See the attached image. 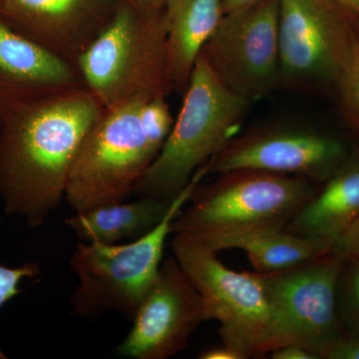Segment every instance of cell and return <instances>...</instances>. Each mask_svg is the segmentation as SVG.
<instances>
[{"label":"cell","instance_id":"52a82bcc","mask_svg":"<svg viewBox=\"0 0 359 359\" xmlns=\"http://www.w3.org/2000/svg\"><path fill=\"white\" fill-rule=\"evenodd\" d=\"M173 235L175 259L202 297L208 320L219 323L222 344L242 359L269 355L273 349V311L261 273L233 271L200 241Z\"/></svg>","mask_w":359,"mask_h":359},{"label":"cell","instance_id":"8fae6325","mask_svg":"<svg viewBox=\"0 0 359 359\" xmlns=\"http://www.w3.org/2000/svg\"><path fill=\"white\" fill-rule=\"evenodd\" d=\"M351 149L325 132L280 127L233 139L208 164L209 173L255 170L299 177L321 185L344 162Z\"/></svg>","mask_w":359,"mask_h":359},{"label":"cell","instance_id":"30bf717a","mask_svg":"<svg viewBox=\"0 0 359 359\" xmlns=\"http://www.w3.org/2000/svg\"><path fill=\"white\" fill-rule=\"evenodd\" d=\"M280 0L224 14L200 55L219 82L252 102L280 86Z\"/></svg>","mask_w":359,"mask_h":359},{"label":"cell","instance_id":"f1b7e54d","mask_svg":"<svg viewBox=\"0 0 359 359\" xmlns=\"http://www.w3.org/2000/svg\"><path fill=\"white\" fill-rule=\"evenodd\" d=\"M358 33H359V18H358Z\"/></svg>","mask_w":359,"mask_h":359},{"label":"cell","instance_id":"603a6c76","mask_svg":"<svg viewBox=\"0 0 359 359\" xmlns=\"http://www.w3.org/2000/svg\"><path fill=\"white\" fill-rule=\"evenodd\" d=\"M323 359H359V335H344L325 351Z\"/></svg>","mask_w":359,"mask_h":359},{"label":"cell","instance_id":"ac0fdd59","mask_svg":"<svg viewBox=\"0 0 359 359\" xmlns=\"http://www.w3.org/2000/svg\"><path fill=\"white\" fill-rule=\"evenodd\" d=\"M205 245L217 252L230 249L243 250L257 273H262L295 268L330 252L325 245L285 229L245 231L215 238Z\"/></svg>","mask_w":359,"mask_h":359},{"label":"cell","instance_id":"ba28073f","mask_svg":"<svg viewBox=\"0 0 359 359\" xmlns=\"http://www.w3.org/2000/svg\"><path fill=\"white\" fill-rule=\"evenodd\" d=\"M358 39V21L332 0H280V85L337 94Z\"/></svg>","mask_w":359,"mask_h":359},{"label":"cell","instance_id":"d6986e66","mask_svg":"<svg viewBox=\"0 0 359 359\" xmlns=\"http://www.w3.org/2000/svg\"><path fill=\"white\" fill-rule=\"evenodd\" d=\"M339 313L344 335H359V262L344 263L339 283Z\"/></svg>","mask_w":359,"mask_h":359},{"label":"cell","instance_id":"9a60e30c","mask_svg":"<svg viewBox=\"0 0 359 359\" xmlns=\"http://www.w3.org/2000/svg\"><path fill=\"white\" fill-rule=\"evenodd\" d=\"M358 216L359 143L285 229L330 250L340 233Z\"/></svg>","mask_w":359,"mask_h":359},{"label":"cell","instance_id":"83f0119b","mask_svg":"<svg viewBox=\"0 0 359 359\" xmlns=\"http://www.w3.org/2000/svg\"><path fill=\"white\" fill-rule=\"evenodd\" d=\"M142 1L147 2L149 4L156 6H164L167 0H142Z\"/></svg>","mask_w":359,"mask_h":359},{"label":"cell","instance_id":"9c48e42d","mask_svg":"<svg viewBox=\"0 0 359 359\" xmlns=\"http://www.w3.org/2000/svg\"><path fill=\"white\" fill-rule=\"evenodd\" d=\"M344 264L330 252L295 268L259 273L273 306V349L297 344L323 359L344 337L339 313Z\"/></svg>","mask_w":359,"mask_h":359},{"label":"cell","instance_id":"484cf974","mask_svg":"<svg viewBox=\"0 0 359 359\" xmlns=\"http://www.w3.org/2000/svg\"><path fill=\"white\" fill-rule=\"evenodd\" d=\"M262 1H264V0H222L224 15L244 11V9L256 6Z\"/></svg>","mask_w":359,"mask_h":359},{"label":"cell","instance_id":"6da1fadb","mask_svg":"<svg viewBox=\"0 0 359 359\" xmlns=\"http://www.w3.org/2000/svg\"><path fill=\"white\" fill-rule=\"evenodd\" d=\"M105 109L86 87L0 109V198L4 212L39 228L65 198L82 144Z\"/></svg>","mask_w":359,"mask_h":359},{"label":"cell","instance_id":"5bb4252c","mask_svg":"<svg viewBox=\"0 0 359 359\" xmlns=\"http://www.w3.org/2000/svg\"><path fill=\"white\" fill-rule=\"evenodd\" d=\"M79 87L84 83L76 66L0 18V109Z\"/></svg>","mask_w":359,"mask_h":359},{"label":"cell","instance_id":"cb8c5ba5","mask_svg":"<svg viewBox=\"0 0 359 359\" xmlns=\"http://www.w3.org/2000/svg\"><path fill=\"white\" fill-rule=\"evenodd\" d=\"M273 359H320L316 353L297 344H287L269 353Z\"/></svg>","mask_w":359,"mask_h":359},{"label":"cell","instance_id":"277c9868","mask_svg":"<svg viewBox=\"0 0 359 359\" xmlns=\"http://www.w3.org/2000/svg\"><path fill=\"white\" fill-rule=\"evenodd\" d=\"M250 104L224 87L200 55L178 117L135 195L173 200L201 167L237 138Z\"/></svg>","mask_w":359,"mask_h":359},{"label":"cell","instance_id":"3957f363","mask_svg":"<svg viewBox=\"0 0 359 359\" xmlns=\"http://www.w3.org/2000/svg\"><path fill=\"white\" fill-rule=\"evenodd\" d=\"M77 69L105 110L166 98L174 88L164 6L121 0L112 20L80 56Z\"/></svg>","mask_w":359,"mask_h":359},{"label":"cell","instance_id":"44dd1931","mask_svg":"<svg viewBox=\"0 0 359 359\" xmlns=\"http://www.w3.org/2000/svg\"><path fill=\"white\" fill-rule=\"evenodd\" d=\"M39 264L28 262L20 266H7L0 264V309L7 302L22 292L20 283L26 278H34L40 275ZM0 359H8L0 347Z\"/></svg>","mask_w":359,"mask_h":359},{"label":"cell","instance_id":"5b68a950","mask_svg":"<svg viewBox=\"0 0 359 359\" xmlns=\"http://www.w3.org/2000/svg\"><path fill=\"white\" fill-rule=\"evenodd\" d=\"M316 191V183L299 177L255 170L226 172L210 185L197 186L171 231L205 244L245 231L285 229Z\"/></svg>","mask_w":359,"mask_h":359},{"label":"cell","instance_id":"d4e9b609","mask_svg":"<svg viewBox=\"0 0 359 359\" xmlns=\"http://www.w3.org/2000/svg\"><path fill=\"white\" fill-rule=\"evenodd\" d=\"M201 359H242L235 351L223 346L205 349L200 354Z\"/></svg>","mask_w":359,"mask_h":359},{"label":"cell","instance_id":"8992f818","mask_svg":"<svg viewBox=\"0 0 359 359\" xmlns=\"http://www.w3.org/2000/svg\"><path fill=\"white\" fill-rule=\"evenodd\" d=\"M209 174L205 164L174 198L165 218L146 235L127 244L85 242L69 259L78 283L70 302L79 316L116 311L133 318L139 304L159 275L174 219L185 207L201 180Z\"/></svg>","mask_w":359,"mask_h":359},{"label":"cell","instance_id":"7c38bea8","mask_svg":"<svg viewBox=\"0 0 359 359\" xmlns=\"http://www.w3.org/2000/svg\"><path fill=\"white\" fill-rule=\"evenodd\" d=\"M132 320L129 334L117 347L120 358H172L186 348L195 330L208 320L202 297L174 256L163 262Z\"/></svg>","mask_w":359,"mask_h":359},{"label":"cell","instance_id":"4fadbf2b","mask_svg":"<svg viewBox=\"0 0 359 359\" xmlns=\"http://www.w3.org/2000/svg\"><path fill=\"white\" fill-rule=\"evenodd\" d=\"M121 0H0V18L76 66Z\"/></svg>","mask_w":359,"mask_h":359},{"label":"cell","instance_id":"e0dca14e","mask_svg":"<svg viewBox=\"0 0 359 359\" xmlns=\"http://www.w3.org/2000/svg\"><path fill=\"white\" fill-rule=\"evenodd\" d=\"M174 200V199H173ZM173 200L138 197L134 202L113 203L75 212L65 224L84 242L115 244L146 235L160 224Z\"/></svg>","mask_w":359,"mask_h":359},{"label":"cell","instance_id":"4316f807","mask_svg":"<svg viewBox=\"0 0 359 359\" xmlns=\"http://www.w3.org/2000/svg\"><path fill=\"white\" fill-rule=\"evenodd\" d=\"M335 4L351 14L358 21L359 18V0H332Z\"/></svg>","mask_w":359,"mask_h":359},{"label":"cell","instance_id":"7402d4cb","mask_svg":"<svg viewBox=\"0 0 359 359\" xmlns=\"http://www.w3.org/2000/svg\"><path fill=\"white\" fill-rule=\"evenodd\" d=\"M330 252L344 263L359 262V216L340 233Z\"/></svg>","mask_w":359,"mask_h":359},{"label":"cell","instance_id":"7a4b0ae2","mask_svg":"<svg viewBox=\"0 0 359 359\" xmlns=\"http://www.w3.org/2000/svg\"><path fill=\"white\" fill-rule=\"evenodd\" d=\"M173 124L166 98L105 110L71 169L65 198L69 207L84 212L128 199Z\"/></svg>","mask_w":359,"mask_h":359},{"label":"cell","instance_id":"ffe728a7","mask_svg":"<svg viewBox=\"0 0 359 359\" xmlns=\"http://www.w3.org/2000/svg\"><path fill=\"white\" fill-rule=\"evenodd\" d=\"M337 95L346 124L359 138V39L340 80Z\"/></svg>","mask_w":359,"mask_h":359},{"label":"cell","instance_id":"2e32d148","mask_svg":"<svg viewBox=\"0 0 359 359\" xmlns=\"http://www.w3.org/2000/svg\"><path fill=\"white\" fill-rule=\"evenodd\" d=\"M167 58L174 90L183 93L204 48L224 16L222 0H167Z\"/></svg>","mask_w":359,"mask_h":359}]
</instances>
